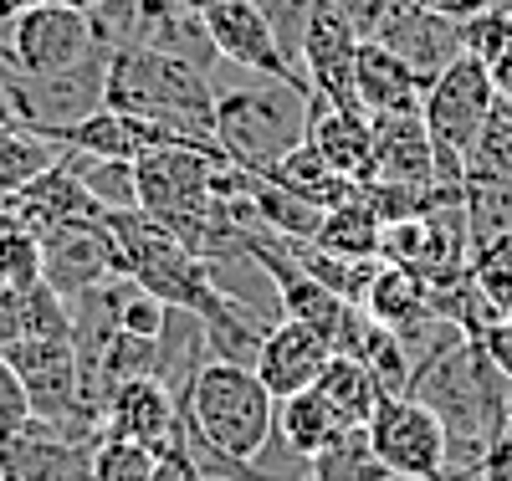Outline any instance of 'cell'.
<instances>
[{"mask_svg":"<svg viewBox=\"0 0 512 481\" xmlns=\"http://www.w3.org/2000/svg\"><path fill=\"white\" fill-rule=\"evenodd\" d=\"M210 93H216V139L236 169L267 174L292 149H303L308 118H313V87H297L267 72H246L231 62L210 67Z\"/></svg>","mask_w":512,"mask_h":481,"instance_id":"obj_1","label":"cell"},{"mask_svg":"<svg viewBox=\"0 0 512 481\" xmlns=\"http://www.w3.org/2000/svg\"><path fill=\"white\" fill-rule=\"evenodd\" d=\"M410 395L441 415L451 435L446 466H487L512 415V379L482 354L477 338H461L441 359L420 364L410 379Z\"/></svg>","mask_w":512,"mask_h":481,"instance_id":"obj_2","label":"cell"},{"mask_svg":"<svg viewBox=\"0 0 512 481\" xmlns=\"http://www.w3.org/2000/svg\"><path fill=\"white\" fill-rule=\"evenodd\" d=\"M103 108H118V113H134V118L154 123L169 144L221 154L210 72H200L180 57H159V52H144V47H118L108 57Z\"/></svg>","mask_w":512,"mask_h":481,"instance_id":"obj_3","label":"cell"},{"mask_svg":"<svg viewBox=\"0 0 512 481\" xmlns=\"http://www.w3.org/2000/svg\"><path fill=\"white\" fill-rule=\"evenodd\" d=\"M93 21L88 11L67 6H31L0 21V67H11L21 77H52L77 67L82 57H93Z\"/></svg>","mask_w":512,"mask_h":481,"instance_id":"obj_4","label":"cell"},{"mask_svg":"<svg viewBox=\"0 0 512 481\" xmlns=\"http://www.w3.org/2000/svg\"><path fill=\"white\" fill-rule=\"evenodd\" d=\"M364 435H369L374 456L384 461V471L400 476V481H425V476H441L446 471L451 435H446L441 415L431 405H420L415 395L379 400V410L364 425Z\"/></svg>","mask_w":512,"mask_h":481,"instance_id":"obj_5","label":"cell"},{"mask_svg":"<svg viewBox=\"0 0 512 481\" xmlns=\"http://www.w3.org/2000/svg\"><path fill=\"white\" fill-rule=\"evenodd\" d=\"M359 47L364 36L354 31V21L344 16L338 0H313V16L303 31V77L313 82V93L333 108H359Z\"/></svg>","mask_w":512,"mask_h":481,"instance_id":"obj_6","label":"cell"},{"mask_svg":"<svg viewBox=\"0 0 512 481\" xmlns=\"http://www.w3.org/2000/svg\"><path fill=\"white\" fill-rule=\"evenodd\" d=\"M205 31H210V41H216L221 62L246 67V72H267V77H282V82H297V87H313L303 77V67L282 52V41L267 26V16H262L256 0H210L205 6Z\"/></svg>","mask_w":512,"mask_h":481,"instance_id":"obj_7","label":"cell"},{"mask_svg":"<svg viewBox=\"0 0 512 481\" xmlns=\"http://www.w3.org/2000/svg\"><path fill=\"white\" fill-rule=\"evenodd\" d=\"M221 164H231V159L190 149V144H164V149L144 154L134 164V174H139V210L144 215H169V210L210 195L216 190Z\"/></svg>","mask_w":512,"mask_h":481,"instance_id":"obj_8","label":"cell"},{"mask_svg":"<svg viewBox=\"0 0 512 481\" xmlns=\"http://www.w3.org/2000/svg\"><path fill=\"white\" fill-rule=\"evenodd\" d=\"M16 128H21V123H16ZM31 134L47 139V144H57V149H72V154L128 159V164H139L144 154H154V149L169 144L154 123H144V118H134V113H118V108H98V113L77 118V123H36Z\"/></svg>","mask_w":512,"mask_h":481,"instance_id":"obj_9","label":"cell"},{"mask_svg":"<svg viewBox=\"0 0 512 481\" xmlns=\"http://www.w3.org/2000/svg\"><path fill=\"white\" fill-rule=\"evenodd\" d=\"M0 210H11L21 226H31L41 241L47 236H57V231H72V226H103L108 221V210L82 190V180L57 159L47 174H36V180L21 190V195H11Z\"/></svg>","mask_w":512,"mask_h":481,"instance_id":"obj_10","label":"cell"},{"mask_svg":"<svg viewBox=\"0 0 512 481\" xmlns=\"http://www.w3.org/2000/svg\"><path fill=\"white\" fill-rule=\"evenodd\" d=\"M333 359V348L323 333H313L308 323H297V318H277L262 338V354H256V379L267 384V395L272 400H292V395H303V389L318 384L323 364Z\"/></svg>","mask_w":512,"mask_h":481,"instance_id":"obj_11","label":"cell"},{"mask_svg":"<svg viewBox=\"0 0 512 481\" xmlns=\"http://www.w3.org/2000/svg\"><path fill=\"white\" fill-rule=\"evenodd\" d=\"M364 180L379 185H405V190H436V144H431V128L425 118H400V113H384L374 118V154H369V174ZM359 180V185H364ZM446 200V195H441Z\"/></svg>","mask_w":512,"mask_h":481,"instance_id":"obj_12","label":"cell"},{"mask_svg":"<svg viewBox=\"0 0 512 481\" xmlns=\"http://www.w3.org/2000/svg\"><path fill=\"white\" fill-rule=\"evenodd\" d=\"M103 435L164 451L180 435V395L164 379H134L103 400Z\"/></svg>","mask_w":512,"mask_h":481,"instance_id":"obj_13","label":"cell"},{"mask_svg":"<svg viewBox=\"0 0 512 481\" xmlns=\"http://www.w3.org/2000/svg\"><path fill=\"white\" fill-rule=\"evenodd\" d=\"M41 251H47V277L67 302L77 292H88L108 277H118V261H113V241H108V221L103 226H72V231H57L41 241Z\"/></svg>","mask_w":512,"mask_h":481,"instance_id":"obj_14","label":"cell"},{"mask_svg":"<svg viewBox=\"0 0 512 481\" xmlns=\"http://www.w3.org/2000/svg\"><path fill=\"white\" fill-rule=\"evenodd\" d=\"M374 41H384L425 87H431L456 57H461V26L456 21H446V16H431V11H420V6H410V11H400L390 26H384Z\"/></svg>","mask_w":512,"mask_h":481,"instance_id":"obj_15","label":"cell"},{"mask_svg":"<svg viewBox=\"0 0 512 481\" xmlns=\"http://www.w3.org/2000/svg\"><path fill=\"white\" fill-rule=\"evenodd\" d=\"M328 169L364 180L369 174V154H374V118L359 108H333L323 98H313V118H308V139H303Z\"/></svg>","mask_w":512,"mask_h":481,"instance_id":"obj_16","label":"cell"},{"mask_svg":"<svg viewBox=\"0 0 512 481\" xmlns=\"http://www.w3.org/2000/svg\"><path fill=\"white\" fill-rule=\"evenodd\" d=\"M359 103L369 118H384V113H400V118H420L425 108V82L384 47V41H364L359 47Z\"/></svg>","mask_w":512,"mask_h":481,"instance_id":"obj_17","label":"cell"},{"mask_svg":"<svg viewBox=\"0 0 512 481\" xmlns=\"http://www.w3.org/2000/svg\"><path fill=\"white\" fill-rule=\"evenodd\" d=\"M26 338H72V302L47 277L31 287H0V348Z\"/></svg>","mask_w":512,"mask_h":481,"instance_id":"obj_18","label":"cell"},{"mask_svg":"<svg viewBox=\"0 0 512 481\" xmlns=\"http://www.w3.org/2000/svg\"><path fill=\"white\" fill-rule=\"evenodd\" d=\"M262 180H272V185H282V190H292L297 200H308V205H318V210H338V205H354V200H364V185L359 180H349V174H338V169H328L308 144L303 149H292L282 164H272Z\"/></svg>","mask_w":512,"mask_h":481,"instance_id":"obj_19","label":"cell"},{"mask_svg":"<svg viewBox=\"0 0 512 481\" xmlns=\"http://www.w3.org/2000/svg\"><path fill=\"white\" fill-rule=\"evenodd\" d=\"M344 425H338L333 405L318 395V389H303L292 400H277V441L297 456V461H318L328 446L344 441Z\"/></svg>","mask_w":512,"mask_h":481,"instance_id":"obj_20","label":"cell"},{"mask_svg":"<svg viewBox=\"0 0 512 481\" xmlns=\"http://www.w3.org/2000/svg\"><path fill=\"white\" fill-rule=\"evenodd\" d=\"M364 313H369L374 323H384V328H395V333H410V328H420L425 318H436L431 287H425L415 272L384 267V261H379V272H374V282H369Z\"/></svg>","mask_w":512,"mask_h":481,"instance_id":"obj_21","label":"cell"},{"mask_svg":"<svg viewBox=\"0 0 512 481\" xmlns=\"http://www.w3.org/2000/svg\"><path fill=\"white\" fill-rule=\"evenodd\" d=\"M318 395L333 405V415H338V425L344 430H364L369 420H374V410H379V384H374V374L359 364V359H349V354H333L328 364H323V374H318Z\"/></svg>","mask_w":512,"mask_h":481,"instance_id":"obj_22","label":"cell"},{"mask_svg":"<svg viewBox=\"0 0 512 481\" xmlns=\"http://www.w3.org/2000/svg\"><path fill=\"white\" fill-rule=\"evenodd\" d=\"M379 236H384L379 215L364 200H354V205L323 210L313 246L318 251H333V256H349V261H379Z\"/></svg>","mask_w":512,"mask_h":481,"instance_id":"obj_23","label":"cell"},{"mask_svg":"<svg viewBox=\"0 0 512 481\" xmlns=\"http://www.w3.org/2000/svg\"><path fill=\"white\" fill-rule=\"evenodd\" d=\"M57 159H62L57 144L36 139L31 128H16V123L0 118V205H6L11 195H21L36 174H47Z\"/></svg>","mask_w":512,"mask_h":481,"instance_id":"obj_24","label":"cell"},{"mask_svg":"<svg viewBox=\"0 0 512 481\" xmlns=\"http://www.w3.org/2000/svg\"><path fill=\"white\" fill-rule=\"evenodd\" d=\"M62 164L82 180V190H88L108 215L113 210H139V174L128 159H93V154H72L62 149Z\"/></svg>","mask_w":512,"mask_h":481,"instance_id":"obj_25","label":"cell"},{"mask_svg":"<svg viewBox=\"0 0 512 481\" xmlns=\"http://www.w3.org/2000/svg\"><path fill=\"white\" fill-rule=\"evenodd\" d=\"M47 272V251L31 226H21L11 210H0V287H31Z\"/></svg>","mask_w":512,"mask_h":481,"instance_id":"obj_26","label":"cell"},{"mask_svg":"<svg viewBox=\"0 0 512 481\" xmlns=\"http://www.w3.org/2000/svg\"><path fill=\"white\" fill-rule=\"evenodd\" d=\"M313 476L308 481H384L390 471H384V461L374 456L369 435L364 430H349L338 446H328L318 461H308Z\"/></svg>","mask_w":512,"mask_h":481,"instance_id":"obj_27","label":"cell"},{"mask_svg":"<svg viewBox=\"0 0 512 481\" xmlns=\"http://www.w3.org/2000/svg\"><path fill=\"white\" fill-rule=\"evenodd\" d=\"M154 456L139 441H123V435H98L88 451V481H154Z\"/></svg>","mask_w":512,"mask_h":481,"instance_id":"obj_28","label":"cell"},{"mask_svg":"<svg viewBox=\"0 0 512 481\" xmlns=\"http://www.w3.org/2000/svg\"><path fill=\"white\" fill-rule=\"evenodd\" d=\"M507 47H512V11L507 6H487L482 16L461 21V57L492 67Z\"/></svg>","mask_w":512,"mask_h":481,"instance_id":"obj_29","label":"cell"},{"mask_svg":"<svg viewBox=\"0 0 512 481\" xmlns=\"http://www.w3.org/2000/svg\"><path fill=\"white\" fill-rule=\"evenodd\" d=\"M267 16V26L277 31L282 52L303 67V31H308V16H313V0H256Z\"/></svg>","mask_w":512,"mask_h":481,"instance_id":"obj_30","label":"cell"},{"mask_svg":"<svg viewBox=\"0 0 512 481\" xmlns=\"http://www.w3.org/2000/svg\"><path fill=\"white\" fill-rule=\"evenodd\" d=\"M164 318H169L164 302L154 292H144L139 282H128V292L118 302V328L123 333H139V338H159L164 333Z\"/></svg>","mask_w":512,"mask_h":481,"instance_id":"obj_31","label":"cell"},{"mask_svg":"<svg viewBox=\"0 0 512 481\" xmlns=\"http://www.w3.org/2000/svg\"><path fill=\"white\" fill-rule=\"evenodd\" d=\"M31 425V395H26V379L16 374V364L0 354V435H11Z\"/></svg>","mask_w":512,"mask_h":481,"instance_id":"obj_32","label":"cell"},{"mask_svg":"<svg viewBox=\"0 0 512 481\" xmlns=\"http://www.w3.org/2000/svg\"><path fill=\"white\" fill-rule=\"evenodd\" d=\"M338 6H344V16L354 21V31H359L364 41H374L400 11H410L415 0H338Z\"/></svg>","mask_w":512,"mask_h":481,"instance_id":"obj_33","label":"cell"},{"mask_svg":"<svg viewBox=\"0 0 512 481\" xmlns=\"http://www.w3.org/2000/svg\"><path fill=\"white\" fill-rule=\"evenodd\" d=\"M154 481H205L200 461H195L190 446H185V435H175V441L154 456Z\"/></svg>","mask_w":512,"mask_h":481,"instance_id":"obj_34","label":"cell"},{"mask_svg":"<svg viewBox=\"0 0 512 481\" xmlns=\"http://www.w3.org/2000/svg\"><path fill=\"white\" fill-rule=\"evenodd\" d=\"M477 343H482V354H487V359H492L507 379H512V318H497V323H492Z\"/></svg>","mask_w":512,"mask_h":481,"instance_id":"obj_35","label":"cell"},{"mask_svg":"<svg viewBox=\"0 0 512 481\" xmlns=\"http://www.w3.org/2000/svg\"><path fill=\"white\" fill-rule=\"evenodd\" d=\"M415 6L420 11H431V16H446V21H472V16H482L487 6H492V0H415Z\"/></svg>","mask_w":512,"mask_h":481,"instance_id":"obj_36","label":"cell"},{"mask_svg":"<svg viewBox=\"0 0 512 481\" xmlns=\"http://www.w3.org/2000/svg\"><path fill=\"white\" fill-rule=\"evenodd\" d=\"M487 72H492V87H497V103H502V108H512V47H507Z\"/></svg>","mask_w":512,"mask_h":481,"instance_id":"obj_37","label":"cell"},{"mask_svg":"<svg viewBox=\"0 0 512 481\" xmlns=\"http://www.w3.org/2000/svg\"><path fill=\"white\" fill-rule=\"evenodd\" d=\"M487 481H512V446H492V456H487Z\"/></svg>","mask_w":512,"mask_h":481,"instance_id":"obj_38","label":"cell"},{"mask_svg":"<svg viewBox=\"0 0 512 481\" xmlns=\"http://www.w3.org/2000/svg\"><path fill=\"white\" fill-rule=\"evenodd\" d=\"M31 6H47V0H0V21L16 16V11H31Z\"/></svg>","mask_w":512,"mask_h":481,"instance_id":"obj_39","label":"cell"},{"mask_svg":"<svg viewBox=\"0 0 512 481\" xmlns=\"http://www.w3.org/2000/svg\"><path fill=\"white\" fill-rule=\"evenodd\" d=\"M47 6H67V11H98L103 0H47Z\"/></svg>","mask_w":512,"mask_h":481,"instance_id":"obj_40","label":"cell"},{"mask_svg":"<svg viewBox=\"0 0 512 481\" xmlns=\"http://www.w3.org/2000/svg\"><path fill=\"white\" fill-rule=\"evenodd\" d=\"M169 6H185V11H200V16H205V6H210V0H169Z\"/></svg>","mask_w":512,"mask_h":481,"instance_id":"obj_41","label":"cell"},{"mask_svg":"<svg viewBox=\"0 0 512 481\" xmlns=\"http://www.w3.org/2000/svg\"><path fill=\"white\" fill-rule=\"evenodd\" d=\"M502 446H512V415H507V430H502Z\"/></svg>","mask_w":512,"mask_h":481,"instance_id":"obj_42","label":"cell"},{"mask_svg":"<svg viewBox=\"0 0 512 481\" xmlns=\"http://www.w3.org/2000/svg\"><path fill=\"white\" fill-rule=\"evenodd\" d=\"M0 481H6V476H0Z\"/></svg>","mask_w":512,"mask_h":481,"instance_id":"obj_43","label":"cell"}]
</instances>
